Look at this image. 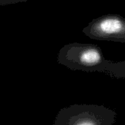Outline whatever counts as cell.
I'll return each instance as SVG.
<instances>
[{"mask_svg":"<svg viewBox=\"0 0 125 125\" xmlns=\"http://www.w3.org/2000/svg\"><path fill=\"white\" fill-rule=\"evenodd\" d=\"M92 40L125 43V18L118 14H106L92 19L83 29Z\"/></svg>","mask_w":125,"mask_h":125,"instance_id":"obj_3","label":"cell"},{"mask_svg":"<svg viewBox=\"0 0 125 125\" xmlns=\"http://www.w3.org/2000/svg\"><path fill=\"white\" fill-rule=\"evenodd\" d=\"M117 114L113 109L98 105H72L62 108L54 125H114Z\"/></svg>","mask_w":125,"mask_h":125,"instance_id":"obj_2","label":"cell"},{"mask_svg":"<svg viewBox=\"0 0 125 125\" xmlns=\"http://www.w3.org/2000/svg\"><path fill=\"white\" fill-rule=\"evenodd\" d=\"M29 0H0V5L1 6H6L9 4H13L20 2H26Z\"/></svg>","mask_w":125,"mask_h":125,"instance_id":"obj_5","label":"cell"},{"mask_svg":"<svg viewBox=\"0 0 125 125\" xmlns=\"http://www.w3.org/2000/svg\"><path fill=\"white\" fill-rule=\"evenodd\" d=\"M57 61L72 70L103 73H105L108 62L98 45L80 42L64 45L58 53Z\"/></svg>","mask_w":125,"mask_h":125,"instance_id":"obj_1","label":"cell"},{"mask_svg":"<svg viewBox=\"0 0 125 125\" xmlns=\"http://www.w3.org/2000/svg\"><path fill=\"white\" fill-rule=\"evenodd\" d=\"M106 75L115 78H125V60L114 62L108 60L105 64Z\"/></svg>","mask_w":125,"mask_h":125,"instance_id":"obj_4","label":"cell"}]
</instances>
